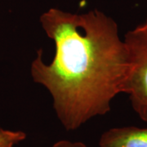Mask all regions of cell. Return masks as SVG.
I'll list each match as a JSON object with an SVG mask.
<instances>
[{"instance_id": "cell-1", "label": "cell", "mask_w": 147, "mask_h": 147, "mask_svg": "<svg viewBox=\"0 0 147 147\" xmlns=\"http://www.w3.org/2000/svg\"><path fill=\"white\" fill-rule=\"evenodd\" d=\"M40 24L55 44V55L46 63L38 50L30 74L51 94L64 128L74 131L110 112L112 100L123 93L129 69L126 46L115 20L97 9L76 14L50 8Z\"/></svg>"}, {"instance_id": "cell-2", "label": "cell", "mask_w": 147, "mask_h": 147, "mask_svg": "<svg viewBox=\"0 0 147 147\" xmlns=\"http://www.w3.org/2000/svg\"><path fill=\"white\" fill-rule=\"evenodd\" d=\"M123 42L129 61L123 93L128 95L138 117L147 122V17L127 32Z\"/></svg>"}, {"instance_id": "cell-3", "label": "cell", "mask_w": 147, "mask_h": 147, "mask_svg": "<svg viewBox=\"0 0 147 147\" xmlns=\"http://www.w3.org/2000/svg\"><path fill=\"white\" fill-rule=\"evenodd\" d=\"M100 147H147V127H112L101 134Z\"/></svg>"}, {"instance_id": "cell-4", "label": "cell", "mask_w": 147, "mask_h": 147, "mask_svg": "<svg viewBox=\"0 0 147 147\" xmlns=\"http://www.w3.org/2000/svg\"><path fill=\"white\" fill-rule=\"evenodd\" d=\"M26 133L0 128V147H14L26 138Z\"/></svg>"}, {"instance_id": "cell-5", "label": "cell", "mask_w": 147, "mask_h": 147, "mask_svg": "<svg viewBox=\"0 0 147 147\" xmlns=\"http://www.w3.org/2000/svg\"><path fill=\"white\" fill-rule=\"evenodd\" d=\"M50 147H88L81 142H70L67 140H61L55 142Z\"/></svg>"}]
</instances>
